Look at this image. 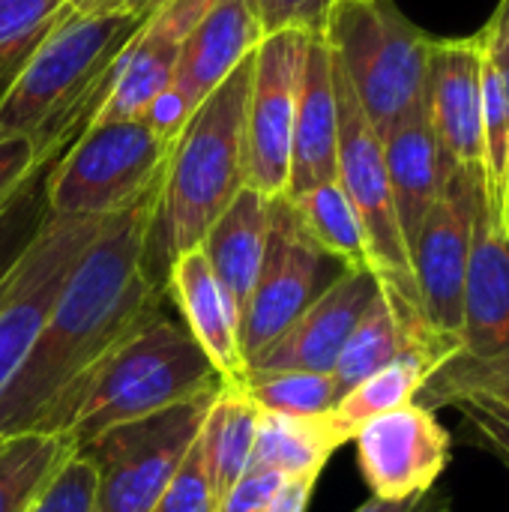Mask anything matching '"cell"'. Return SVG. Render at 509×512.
Wrapping results in <instances>:
<instances>
[{"instance_id":"cell-1","label":"cell","mask_w":509,"mask_h":512,"mask_svg":"<svg viewBox=\"0 0 509 512\" xmlns=\"http://www.w3.org/2000/svg\"><path fill=\"white\" fill-rule=\"evenodd\" d=\"M159 192L162 183L102 219L27 360L0 390V441L42 432L96 363L162 309V291L147 264Z\"/></svg>"},{"instance_id":"cell-2","label":"cell","mask_w":509,"mask_h":512,"mask_svg":"<svg viewBox=\"0 0 509 512\" xmlns=\"http://www.w3.org/2000/svg\"><path fill=\"white\" fill-rule=\"evenodd\" d=\"M141 24L144 15L123 6L69 9L0 96V138H27L42 159L54 162L78 126H87L120 51Z\"/></svg>"},{"instance_id":"cell-3","label":"cell","mask_w":509,"mask_h":512,"mask_svg":"<svg viewBox=\"0 0 509 512\" xmlns=\"http://www.w3.org/2000/svg\"><path fill=\"white\" fill-rule=\"evenodd\" d=\"M219 390L222 378L207 354L159 309L96 363L39 435L69 438L78 453L114 426Z\"/></svg>"},{"instance_id":"cell-4","label":"cell","mask_w":509,"mask_h":512,"mask_svg":"<svg viewBox=\"0 0 509 512\" xmlns=\"http://www.w3.org/2000/svg\"><path fill=\"white\" fill-rule=\"evenodd\" d=\"M252 54L192 111L189 123L168 150L153 228L165 267L177 255L198 249L210 225L246 186L243 132Z\"/></svg>"},{"instance_id":"cell-5","label":"cell","mask_w":509,"mask_h":512,"mask_svg":"<svg viewBox=\"0 0 509 512\" xmlns=\"http://www.w3.org/2000/svg\"><path fill=\"white\" fill-rule=\"evenodd\" d=\"M324 39L381 138L426 105L435 39L420 30L396 0H336Z\"/></svg>"},{"instance_id":"cell-6","label":"cell","mask_w":509,"mask_h":512,"mask_svg":"<svg viewBox=\"0 0 509 512\" xmlns=\"http://www.w3.org/2000/svg\"><path fill=\"white\" fill-rule=\"evenodd\" d=\"M504 366H509V228L480 168L459 345L453 357L429 372L414 405L426 411L447 408L462 387Z\"/></svg>"},{"instance_id":"cell-7","label":"cell","mask_w":509,"mask_h":512,"mask_svg":"<svg viewBox=\"0 0 509 512\" xmlns=\"http://www.w3.org/2000/svg\"><path fill=\"white\" fill-rule=\"evenodd\" d=\"M168 150L171 144L141 117L90 123L45 171V210L87 219L114 216L162 183Z\"/></svg>"},{"instance_id":"cell-8","label":"cell","mask_w":509,"mask_h":512,"mask_svg":"<svg viewBox=\"0 0 509 512\" xmlns=\"http://www.w3.org/2000/svg\"><path fill=\"white\" fill-rule=\"evenodd\" d=\"M333 72H336V105H339V183L345 195L351 198L357 219L363 225L372 273L378 276L381 288L408 315L426 324L408 240L396 213V201H393V189H390V177L384 165L381 135L366 120L336 60H333Z\"/></svg>"},{"instance_id":"cell-9","label":"cell","mask_w":509,"mask_h":512,"mask_svg":"<svg viewBox=\"0 0 509 512\" xmlns=\"http://www.w3.org/2000/svg\"><path fill=\"white\" fill-rule=\"evenodd\" d=\"M216 396L189 399L108 429L84 453L96 468V512H150L174 480Z\"/></svg>"},{"instance_id":"cell-10","label":"cell","mask_w":509,"mask_h":512,"mask_svg":"<svg viewBox=\"0 0 509 512\" xmlns=\"http://www.w3.org/2000/svg\"><path fill=\"white\" fill-rule=\"evenodd\" d=\"M99 228L102 219L54 216L45 210L0 291V390L27 360L69 273Z\"/></svg>"},{"instance_id":"cell-11","label":"cell","mask_w":509,"mask_h":512,"mask_svg":"<svg viewBox=\"0 0 509 512\" xmlns=\"http://www.w3.org/2000/svg\"><path fill=\"white\" fill-rule=\"evenodd\" d=\"M345 270L336 258L312 243L288 198L270 210V234L258 282L240 312V342L246 363L276 342Z\"/></svg>"},{"instance_id":"cell-12","label":"cell","mask_w":509,"mask_h":512,"mask_svg":"<svg viewBox=\"0 0 509 512\" xmlns=\"http://www.w3.org/2000/svg\"><path fill=\"white\" fill-rule=\"evenodd\" d=\"M480 168H450L447 183L411 240V267L429 330L456 354L462 333L465 276L477 213Z\"/></svg>"},{"instance_id":"cell-13","label":"cell","mask_w":509,"mask_h":512,"mask_svg":"<svg viewBox=\"0 0 509 512\" xmlns=\"http://www.w3.org/2000/svg\"><path fill=\"white\" fill-rule=\"evenodd\" d=\"M309 36L297 30L270 33L252 54V78L246 99V186L264 198H288L294 120L300 99V75Z\"/></svg>"},{"instance_id":"cell-14","label":"cell","mask_w":509,"mask_h":512,"mask_svg":"<svg viewBox=\"0 0 509 512\" xmlns=\"http://www.w3.org/2000/svg\"><path fill=\"white\" fill-rule=\"evenodd\" d=\"M351 441L363 480L378 501H408L429 492L447 471L453 450V435L435 411L414 402L363 423Z\"/></svg>"},{"instance_id":"cell-15","label":"cell","mask_w":509,"mask_h":512,"mask_svg":"<svg viewBox=\"0 0 509 512\" xmlns=\"http://www.w3.org/2000/svg\"><path fill=\"white\" fill-rule=\"evenodd\" d=\"M210 3L213 0H165L156 6L120 51L105 96L87 126L144 117L150 102L171 84L183 45Z\"/></svg>"},{"instance_id":"cell-16","label":"cell","mask_w":509,"mask_h":512,"mask_svg":"<svg viewBox=\"0 0 509 512\" xmlns=\"http://www.w3.org/2000/svg\"><path fill=\"white\" fill-rule=\"evenodd\" d=\"M381 291L372 270L345 267L339 279L261 354L249 360V378L276 372H333L351 330Z\"/></svg>"},{"instance_id":"cell-17","label":"cell","mask_w":509,"mask_h":512,"mask_svg":"<svg viewBox=\"0 0 509 512\" xmlns=\"http://www.w3.org/2000/svg\"><path fill=\"white\" fill-rule=\"evenodd\" d=\"M426 111L450 165H483V45L480 36L435 39Z\"/></svg>"},{"instance_id":"cell-18","label":"cell","mask_w":509,"mask_h":512,"mask_svg":"<svg viewBox=\"0 0 509 512\" xmlns=\"http://www.w3.org/2000/svg\"><path fill=\"white\" fill-rule=\"evenodd\" d=\"M165 288L180 309L183 327L219 372L222 387H246L249 363L240 342V312L204 252L189 249L168 261Z\"/></svg>"},{"instance_id":"cell-19","label":"cell","mask_w":509,"mask_h":512,"mask_svg":"<svg viewBox=\"0 0 509 512\" xmlns=\"http://www.w3.org/2000/svg\"><path fill=\"white\" fill-rule=\"evenodd\" d=\"M333 180H339V105L333 51L324 36H309L294 120L288 198Z\"/></svg>"},{"instance_id":"cell-20","label":"cell","mask_w":509,"mask_h":512,"mask_svg":"<svg viewBox=\"0 0 509 512\" xmlns=\"http://www.w3.org/2000/svg\"><path fill=\"white\" fill-rule=\"evenodd\" d=\"M264 39L249 0H213L189 33L168 90L195 111Z\"/></svg>"},{"instance_id":"cell-21","label":"cell","mask_w":509,"mask_h":512,"mask_svg":"<svg viewBox=\"0 0 509 512\" xmlns=\"http://www.w3.org/2000/svg\"><path fill=\"white\" fill-rule=\"evenodd\" d=\"M381 147H384V165H387L396 213L411 252V240L417 237L420 222L438 201L453 165L447 162L438 144L426 105L411 111L402 123H396L381 138Z\"/></svg>"},{"instance_id":"cell-22","label":"cell","mask_w":509,"mask_h":512,"mask_svg":"<svg viewBox=\"0 0 509 512\" xmlns=\"http://www.w3.org/2000/svg\"><path fill=\"white\" fill-rule=\"evenodd\" d=\"M270 210V198H264L252 186H243L198 246L222 288L231 294L237 312H243V306L249 303V294L261 273L270 234Z\"/></svg>"},{"instance_id":"cell-23","label":"cell","mask_w":509,"mask_h":512,"mask_svg":"<svg viewBox=\"0 0 509 512\" xmlns=\"http://www.w3.org/2000/svg\"><path fill=\"white\" fill-rule=\"evenodd\" d=\"M348 438L333 423L330 414L318 417H288L261 411L258 435L249 471H270L282 480L321 477L330 456L345 447Z\"/></svg>"},{"instance_id":"cell-24","label":"cell","mask_w":509,"mask_h":512,"mask_svg":"<svg viewBox=\"0 0 509 512\" xmlns=\"http://www.w3.org/2000/svg\"><path fill=\"white\" fill-rule=\"evenodd\" d=\"M258 414L261 408L252 402L246 387H222L207 408L201 447L219 498L252 468Z\"/></svg>"},{"instance_id":"cell-25","label":"cell","mask_w":509,"mask_h":512,"mask_svg":"<svg viewBox=\"0 0 509 512\" xmlns=\"http://www.w3.org/2000/svg\"><path fill=\"white\" fill-rule=\"evenodd\" d=\"M288 201H291L303 231L312 237V243L318 249H324L330 258H336L345 267L372 270L363 225H360L357 210L339 180L321 183V186H315L297 198H288Z\"/></svg>"},{"instance_id":"cell-26","label":"cell","mask_w":509,"mask_h":512,"mask_svg":"<svg viewBox=\"0 0 509 512\" xmlns=\"http://www.w3.org/2000/svg\"><path fill=\"white\" fill-rule=\"evenodd\" d=\"M429 372H432L429 360H423L417 354H405V357L393 360L390 366L378 369L375 375L363 378L357 387H351L333 405L330 417H333V423L342 429V435L351 444L354 432L363 423H369V420H375V417H381L387 411L411 405L417 399L423 381L429 378Z\"/></svg>"},{"instance_id":"cell-27","label":"cell","mask_w":509,"mask_h":512,"mask_svg":"<svg viewBox=\"0 0 509 512\" xmlns=\"http://www.w3.org/2000/svg\"><path fill=\"white\" fill-rule=\"evenodd\" d=\"M75 453L60 435H15L0 441V512H27L48 477Z\"/></svg>"},{"instance_id":"cell-28","label":"cell","mask_w":509,"mask_h":512,"mask_svg":"<svg viewBox=\"0 0 509 512\" xmlns=\"http://www.w3.org/2000/svg\"><path fill=\"white\" fill-rule=\"evenodd\" d=\"M450 408L459 411V444L489 453L509 471V366L462 387Z\"/></svg>"},{"instance_id":"cell-29","label":"cell","mask_w":509,"mask_h":512,"mask_svg":"<svg viewBox=\"0 0 509 512\" xmlns=\"http://www.w3.org/2000/svg\"><path fill=\"white\" fill-rule=\"evenodd\" d=\"M69 9V0H0V96Z\"/></svg>"},{"instance_id":"cell-30","label":"cell","mask_w":509,"mask_h":512,"mask_svg":"<svg viewBox=\"0 0 509 512\" xmlns=\"http://www.w3.org/2000/svg\"><path fill=\"white\" fill-rule=\"evenodd\" d=\"M246 393L261 411L288 417H318L330 414L339 402V387L333 372H276L264 378H249Z\"/></svg>"},{"instance_id":"cell-31","label":"cell","mask_w":509,"mask_h":512,"mask_svg":"<svg viewBox=\"0 0 509 512\" xmlns=\"http://www.w3.org/2000/svg\"><path fill=\"white\" fill-rule=\"evenodd\" d=\"M27 512H96V468L84 453H72L39 489Z\"/></svg>"},{"instance_id":"cell-32","label":"cell","mask_w":509,"mask_h":512,"mask_svg":"<svg viewBox=\"0 0 509 512\" xmlns=\"http://www.w3.org/2000/svg\"><path fill=\"white\" fill-rule=\"evenodd\" d=\"M45 171H39L30 180V186L0 213V291H3L6 276L12 273L18 255L33 240V234L45 216V192H42Z\"/></svg>"},{"instance_id":"cell-33","label":"cell","mask_w":509,"mask_h":512,"mask_svg":"<svg viewBox=\"0 0 509 512\" xmlns=\"http://www.w3.org/2000/svg\"><path fill=\"white\" fill-rule=\"evenodd\" d=\"M216 507H219V492L210 480L201 435H198L183 465L177 468L174 480L168 483V489L159 495L156 507L150 512H216Z\"/></svg>"},{"instance_id":"cell-34","label":"cell","mask_w":509,"mask_h":512,"mask_svg":"<svg viewBox=\"0 0 509 512\" xmlns=\"http://www.w3.org/2000/svg\"><path fill=\"white\" fill-rule=\"evenodd\" d=\"M261 33L297 30L306 36H324L336 0H249Z\"/></svg>"},{"instance_id":"cell-35","label":"cell","mask_w":509,"mask_h":512,"mask_svg":"<svg viewBox=\"0 0 509 512\" xmlns=\"http://www.w3.org/2000/svg\"><path fill=\"white\" fill-rule=\"evenodd\" d=\"M51 162L42 159L27 138H0V213L30 186Z\"/></svg>"},{"instance_id":"cell-36","label":"cell","mask_w":509,"mask_h":512,"mask_svg":"<svg viewBox=\"0 0 509 512\" xmlns=\"http://www.w3.org/2000/svg\"><path fill=\"white\" fill-rule=\"evenodd\" d=\"M285 480L270 471H246L222 498L216 512H261Z\"/></svg>"},{"instance_id":"cell-37","label":"cell","mask_w":509,"mask_h":512,"mask_svg":"<svg viewBox=\"0 0 509 512\" xmlns=\"http://www.w3.org/2000/svg\"><path fill=\"white\" fill-rule=\"evenodd\" d=\"M453 510V498L450 492L432 486L429 492L417 495V498H408V501H378V498H369L363 507H357L354 512H450Z\"/></svg>"},{"instance_id":"cell-38","label":"cell","mask_w":509,"mask_h":512,"mask_svg":"<svg viewBox=\"0 0 509 512\" xmlns=\"http://www.w3.org/2000/svg\"><path fill=\"white\" fill-rule=\"evenodd\" d=\"M318 477H297V480H285L279 486V492L273 495V501L261 512H306L312 492H315Z\"/></svg>"},{"instance_id":"cell-39","label":"cell","mask_w":509,"mask_h":512,"mask_svg":"<svg viewBox=\"0 0 509 512\" xmlns=\"http://www.w3.org/2000/svg\"><path fill=\"white\" fill-rule=\"evenodd\" d=\"M483 45L498 57V63L509 72V0H501L486 27L480 30Z\"/></svg>"},{"instance_id":"cell-40","label":"cell","mask_w":509,"mask_h":512,"mask_svg":"<svg viewBox=\"0 0 509 512\" xmlns=\"http://www.w3.org/2000/svg\"><path fill=\"white\" fill-rule=\"evenodd\" d=\"M75 12H102V9H120L123 0H69Z\"/></svg>"},{"instance_id":"cell-41","label":"cell","mask_w":509,"mask_h":512,"mask_svg":"<svg viewBox=\"0 0 509 512\" xmlns=\"http://www.w3.org/2000/svg\"><path fill=\"white\" fill-rule=\"evenodd\" d=\"M165 0H123V9H129V12H135V15H150L156 6H162Z\"/></svg>"},{"instance_id":"cell-42","label":"cell","mask_w":509,"mask_h":512,"mask_svg":"<svg viewBox=\"0 0 509 512\" xmlns=\"http://www.w3.org/2000/svg\"><path fill=\"white\" fill-rule=\"evenodd\" d=\"M504 222L509 228V165H507V183H504Z\"/></svg>"}]
</instances>
